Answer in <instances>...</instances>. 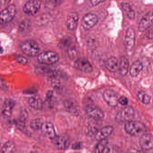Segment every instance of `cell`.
I'll use <instances>...</instances> for the list:
<instances>
[{
  "mask_svg": "<svg viewBox=\"0 0 153 153\" xmlns=\"http://www.w3.org/2000/svg\"><path fill=\"white\" fill-rule=\"evenodd\" d=\"M124 129L127 133L134 137L141 136L146 133V126L137 121L131 120L125 123Z\"/></svg>",
  "mask_w": 153,
  "mask_h": 153,
  "instance_id": "6da1fadb",
  "label": "cell"
},
{
  "mask_svg": "<svg viewBox=\"0 0 153 153\" xmlns=\"http://www.w3.org/2000/svg\"><path fill=\"white\" fill-rule=\"evenodd\" d=\"M20 48L24 53L30 57L38 56L41 51L39 44L33 40L25 41L21 44Z\"/></svg>",
  "mask_w": 153,
  "mask_h": 153,
  "instance_id": "7a4b0ae2",
  "label": "cell"
},
{
  "mask_svg": "<svg viewBox=\"0 0 153 153\" xmlns=\"http://www.w3.org/2000/svg\"><path fill=\"white\" fill-rule=\"evenodd\" d=\"M37 57L39 62L45 65H52L56 63L59 59V54L53 51H46L40 53Z\"/></svg>",
  "mask_w": 153,
  "mask_h": 153,
  "instance_id": "3957f363",
  "label": "cell"
},
{
  "mask_svg": "<svg viewBox=\"0 0 153 153\" xmlns=\"http://www.w3.org/2000/svg\"><path fill=\"white\" fill-rule=\"evenodd\" d=\"M135 116V111L132 107L126 106L118 112L115 120L119 123H127L132 120Z\"/></svg>",
  "mask_w": 153,
  "mask_h": 153,
  "instance_id": "277c9868",
  "label": "cell"
},
{
  "mask_svg": "<svg viewBox=\"0 0 153 153\" xmlns=\"http://www.w3.org/2000/svg\"><path fill=\"white\" fill-rule=\"evenodd\" d=\"M16 7L15 5H10L0 12V24L5 25L11 22L16 14Z\"/></svg>",
  "mask_w": 153,
  "mask_h": 153,
  "instance_id": "5b68a950",
  "label": "cell"
},
{
  "mask_svg": "<svg viewBox=\"0 0 153 153\" xmlns=\"http://www.w3.org/2000/svg\"><path fill=\"white\" fill-rule=\"evenodd\" d=\"M74 66L77 69L83 72H91L94 70L93 66L89 61L84 57H81L76 60Z\"/></svg>",
  "mask_w": 153,
  "mask_h": 153,
  "instance_id": "8992f818",
  "label": "cell"
},
{
  "mask_svg": "<svg viewBox=\"0 0 153 153\" xmlns=\"http://www.w3.org/2000/svg\"><path fill=\"white\" fill-rule=\"evenodd\" d=\"M98 22V18L96 15L88 13L84 16L82 20V27L85 30L93 28Z\"/></svg>",
  "mask_w": 153,
  "mask_h": 153,
  "instance_id": "52a82bcc",
  "label": "cell"
},
{
  "mask_svg": "<svg viewBox=\"0 0 153 153\" xmlns=\"http://www.w3.org/2000/svg\"><path fill=\"white\" fill-rule=\"evenodd\" d=\"M41 3L36 1H29L24 5L23 11L27 15L33 16L38 12L41 8Z\"/></svg>",
  "mask_w": 153,
  "mask_h": 153,
  "instance_id": "ba28073f",
  "label": "cell"
},
{
  "mask_svg": "<svg viewBox=\"0 0 153 153\" xmlns=\"http://www.w3.org/2000/svg\"><path fill=\"white\" fill-rule=\"evenodd\" d=\"M85 111L89 117L95 120H101L104 117V113L102 110L94 105H88L86 107Z\"/></svg>",
  "mask_w": 153,
  "mask_h": 153,
  "instance_id": "9c48e42d",
  "label": "cell"
},
{
  "mask_svg": "<svg viewBox=\"0 0 153 153\" xmlns=\"http://www.w3.org/2000/svg\"><path fill=\"white\" fill-rule=\"evenodd\" d=\"M103 98L106 103L111 107H115L118 104V98L116 93L111 89H106L102 94Z\"/></svg>",
  "mask_w": 153,
  "mask_h": 153,
  "instance_id": "30bf717a",
  "label": "cell"
},
{
  "mask_svg": "<svg viewBox=\"0 0 153 153\" xmlns=\"http://www.w3.org/2000/svg\"><path fill=\"white\" fill-rule=\"evenodd\" d=\"M153 12L149 11L146 14L139 23L138 29L140 32H144L152 26L153 24Z\"/></svg>",
  "mask_w": 153,
  "mask_h": 153,
  "instance_id": "8fae6325",
  "label": "cell"
},
{
  "mask_svg": "<svg viewBox=\"0 0 153 153\" xmlns=\"http://www.w3.org/2000/svg\"><path fill=\"white\" fill-rule=\"evenodd\" d=\"M40 130L45 137L51 139L52 140L57 136L53 124L50 122L43 123Z\"/></svg>",
  "mask_w": 153,
  "mask_h": 153,
  "instance_id": "7c38bea8",
  "label": "cell"
},
{
  "mask_svg": "<svg viewBox=\"0 0 153 153\" xmlns=\"http://www.w3.org/2000/svg\"><path fill=\"white\" fill-rule=\"evenodd\" d=\"M139 144L142 149L149 150L153 148V136L150 133H145L141 136L139 140Z\"/></svg>",
  "mask_w": 153,
  "mask_h": 153,
  "instance_id": "4fadbf2b",
  "label": "cell"
},
{
  "mask_svg": "<svg viewBox=\"0 0 153 153\" xmlns=\"http://www.w3.org/2000/svg\"><path fill=\"white\" fill-rule=\"evenodd\" d=\"M16 105L15 100L11 98H7L4 101L1 108V113L3 116L7 118L12 115V111Z\"/></svg>",
  "mask_w": 153,
  "mask_h": 153,
  "instance_id": "5bb4252c",
  "label": "cell"
},
{
  "mask_svg": "<svg viewBox=\"0 0 153 153\" xmlns=\"http://www.w3.org/2000/svg\"><path fill=\"white\" fill-rule=\"evenodd\" d=\"M52 142L55 146L60 150H65L68 148L69 141L67 137L64 136H56L52 140Z\"/></svg>",
  "mask_w": 153,
  "mask_h": 153,
  "instance_id": "9a60e30c",
  "label": "cell"
},
{
  "mask_svg": "<svg viewBox=\"0 0 153 153\" xmlns=\"http://www.w3.org/2000/svg\"><path fill=\"white\" fill-rule=\"evenodd\" d=\"M136 40L135 30L132 28H129L125 35L124 43L128 50H131L134 47Z\"/></svg>",
  "mask_w": 153,
  "mask_h": 153,
  "instance_id": "2e32d148",
  "label": "cell"
},
{
  "mask_svg": "<svg viewBox=\"0 0 153 153\" xmlns=\"http://www.w3.org/2000/svg\"><path fill=\"white\" fill-rule=\"evenodd\" d=\"M113 131L114 128L113 126L109 125L104 127L96 133V140L99 141L102 140L106 139L111 135Z\"/></svg>",
  "mask_w": 153,
  "mask_h": 153,
  "instance_id": "e0dca14e",
  "label": "cell"
},
{
  "mask_svg": "<svg viewBox=\"0 0 153 153\" xmlns=\"http://www.w3.org/2000/svg\"><path fill=\"white\" fill-rule=\"evenodd\" d=\"M79 21L78 14L76 12L70 13L67 20V27L69 30L74 31L77 26Z\"/></svg>",
  "mask_w": 153,
  "mask_h": 153,
  "instance_id": "ac0fdd59",
  "label": "cell"
},
{
  "mask_svg": "<svg viewBox=\"0 0 153 153\" xmlns=\"http://www.w3.org/2000/svg\"><path fill=\"white\" fill-rule=\"evenodd\" d=\"M28 104L35 110H42L44 106V102L42 98L37 95L30 97L27 100Z\"/></svg>",
  "mask_w": 153,
  "mask_h": 153,
  "instance_id": "d6986e66",
  "label": "cell"
},
{
  "mask_svg": "<svg viewBox=\"0 0 153 153\" xmlns=\"http://www.w3.org/2000/svg\"><path fill=\"white\" fill-rule=\"evenodd\" d=\"M64 107L71 113L78 115L79 113V105L76 101L73 100H67L64 102Z\"/></svg>",
  "mask_w": 153,
  "mask_h": 153,
  "instance_id": "ffe728a7",
  "label": "cell"
},
{
  "mask_svg": "<svg viewBox=\"0 0 153 153\" xmlns=\"http://www.w3.org/2000/svg\"><path fill=\"white\" fill-rule=\"evenodd\" d=\"M105 66L106 69L110 72H116L119 69V61L115 57H111L106 60Z\"/></svg>",
  "mask_w": 153,
  "mask_h": 153,
  "instance_id": "44dd1931",
  "label": "cell"
},
{
  "mask_svg": "<svg viewBox=\"0 0 153 153\" xmlns=\"http://www.w3.org/2000/svg\"><path fill=\"white\" fill-rule=\"evenodd\" d=\"M142 62L139 60L134 62L130 68V74L132 77H136L140 74L143 69Z\"/></svg>",
  "mask_w": 153,
  "mask_h": 153,
  "instance_id": "7402d4cb",
  "label": "cell"
},
{
  "mask_svg": "<svg viewBox=\"0 0 153 153\" xmlns=\"http://www.w3.org/2000/svg\"><path fill=\"white\" fill-rule=\"evenodd\" d=\"M128 60L125 57H122L119 62V69L120 73L123 76L127 75L128 71L129 68Z\"/></svg>",
  "mask_w": 153,
  "mask_h": 153,
  "instance_id": "603a6c76",
  "label": "cell"
},
{
  "mask_svg": "<svg viewBox=\"0 0 153 153\" xmlns=\"http://www.w3.org/2000/svg\"><path fill=\"white\" fill-rule=\"evenodd\" d=\"M16 150L15 142L9 140L5 143L0 149V153H14Z\"/></svg>",
  "mask_w": 153,
  "mask_h": 153,
  "instance_id": "cb8c5ba5",
  "label": "cell"
},
{
  "mask_svg": "<svg viewBox=\"0 0 153 153\" xmlns=\"http://www.w3.org/2000/svg\"><path fill=\"white\" fill-rule=\"evenodd\" d=\"M122 7L126 16L129 19H133L135 18V13L129 3L126 2H122L121 3Z\"/></svg>",
  "mask_w": 153,
  "mask_h": 153,
  "instance_id": "d4e9b609",
  "label": "cell"
},
{
  "mask_svg": "<svg viewBox=\"0 0 153 153\" xmlns=\"http://www.w3.org/2000/svg\"><path fill=\"white\" fill-rule=\"evenodd\" d=\"M35 72L38 75H49L52 76L56 73L54 70L51 69V68L45 66L36 67L35 69Z\"/></svg>",
  "mask_w": 153,
  "mask_h": 153,
  "instance_id": "484cf974",
  "label": "cell"
},
{
  "mask_svg": "<svg viewBox=\"0 0 153 153\" xmlns=\"http://www.w3.org/2000/svg\"><path fill=\"white\" fill-rule=\"evenodd\" d=\"M109 140L108 139L102 140L98 141V143L96 145L94 153H103L106 148L108 147Z\"/></svg>",
  "mask_w": 153,
  "mask_h": 153,
  "instance_id": "4316f807",
  "label": "cell"
},
{
  "mask_svg": "<svg viewBox=\"0 0 153 153\" xmlns=\"http://www.w3.org/2000/svg\"><path fill=\"white\" fill-rule=\"evenodd\" d=\"M137 96L138 100L142 103L148 104L150 103L151 97L144 91H140L138 92Z\"/></svg>",
  "mask_w": 153,
  "mask_h": 153,
  "instance_id": "83f0119b",
  "label": "cell"
},
{
  "mask_svg": "<svg viewBox=\"0 0 153 153\" xmlns=\"http://www.w3.org/2000/svg\"><path fill=\"white\" fill-rule=\"evenodd\" d=\"M43 123L42 120L40 118L33 119L30 121V128L34 131L39 130L41 129Z\"/></svg>",
  "mask_w": 153,
  "mask_h": 153,
  "instance_id": "f1b7e54d",
  "label": "cell"
},
{
  "mask_svg": "<svg viewBox=\"0 0 153 153\" xmlns=\"http://www.w3.org/2000/svg\"><path fill=\"white\" fill-rule=\"evenodd\" d=\"M72 44V41L69 38L62 39L59 43V47L62 50H68L70 48Z\"/></svg>",
  "mask_w": 153,
  "mask_h": 153,
  "instance_id": "f546056e",
  "label": "cell"
},
{
  "mask_svg": "<svg viewBox=\"0 0 153 153\" xmlns=\"http://www.w3.org/2000/svg\"><path fill=\"white\" fill-rule=\"evenodd\" d=\"M28 118V114L27 111L25 109H23L20 112L19 118V122L25 124Z\"/></svg>",
  "mask_w": 153,
  "mask_h": 153,
  "instance_id": "4dcf8cb0",
  "label": "cell"
},
{
  "mask_svg": "<svg viewBox=\"0 0 153 153\" xmlns=\"http://www.w3.org/2000/svg\"><path fill=\"white\" fill-rule=\"evenodd\" d=\"M16 60L19 64L23 65H26L28 64V60L25 56L22 55H17L16 56Z\"/></svg>",
  "mask_w": 153,
  "mask_h": 153,
  "instance_id": "1f68e13d",
  "label": "cell"
},
{
  "mask_svg": "<svg viewBox=\"0 0 153 153\" xmlns=\"http://www.w3.org/2000/svg\"><path fill=\"white\" fill-rule=\"evenodd\" d=\"M62 2V1H47L46 5L48 8H54L59 6Z\"/></svg>",
  "mask_w": 153,
  "mask_h": 153,
  "instance_id": "d6a6232c",
  "label": "cell"
},
{
  "mask_svg": "<svg viewBox=\"0 0 153 153\" xmlns=\"http://www.w3.org/2000/svg\"><path fill=\"white\" fill-rule=\"evenodd\" d=\"M118 103L124 106H126L128 103V99L125 96H122L118 98Z\"/></svg>",
  "mask_w": 153,
  "mask_h": 153,
  "instance_id": "836d02e7",
  "label": "cell"
},
{
  "mask_svg": "<svg viewBox=\"0 0 153 153\" xmlns=\"http://www.w3.org/2000/svg\"><path fill=\"white\" fill-rule=\"evenodd\" d=\"M0 89L4 91L7 90L8 89V86L6 81L1 78H0Z\"/></svg>",
  "mask_w": 153,
  "mask_h": 153,
  "instance_id": "e575fe53",
  "label": "cell"
},
{
  "mask_svg": "<svg viewBox=\"0 0 153 153\" xmlns=\"http://www.w3.org/2000/svg\"><path fill=\"white\" fill-rule=\"evenodd\" d=\"M53 92L52 91H49L47 93L46 96V99L47 102L49 103H51L52 101V99L53 98Z\"/></svg>",
  "mask_w": 153,
  "mask_h": 153,
  "instance_id": "d590c367",
  "label": "cell"
},
{
  "mask_svg": "<svg viewBox=\"0 0 153 153\" xmlns=\"http://www.w3.org/2000/svg\"><path fill=\"white\" fill-rule=\"evenodd\" d=\"M82 146H83V145H82V143L79 142L73 144L72 145V148L74 149H80L82 148Z\"/></svg>",
  "mask_w": 153,
  "mask_h": 153,
  "instance_id": "8d00e7d4",
  "label": "cell"
},
{
  "mask_svg": "<svg viewBox=\"0 0 153 153\" xmlns=\"http://www.w3.org/2000/svg\"><path fill=\"white\" fill-rule=\"evenodd\" d=\"M148 31L147 32L146 36L149 39H152L153 36V29H152V26L148 28Z\"/></svg>",
  "mask_w": 153,
  "mask_h": 153,
  "instance_id": "74e56055",
  "label": "cell"
},
{
  "mask_svg": "<svg viewBox=\"0 0 153 153\" xmlns=\"http://www.w3.org/2000/svg\"><path fill=\"white\" fill-rule=\"evenodd\" d=\"M104 1H97V0H96V1H91L90 2H91V4L93 6H97L99 5L100 3L104 2Z\"/></svg>",
  "mask_w": 153,
  "mask_h": 153,
  "instance_id": "f35d334b",
  "label": "cell"
},
{
  "mask_svg": "<svg viewBox=\"0 0 153 153\" xmlns=\"http://www.w3.org/2000/svg\"><path fill=\"white\" fill-rule=\"evenodd\" d=\"M29 153H42V152H39V151H32V152H30Z\"/></svg>",
  "mask_w": 153,
  "mask_h": 153,
  "instance_id": "ab89813d",
  "label": "cell"
},
{
  "mask_svg": "<svg viewBox=\"0 0 153 153\" xmlns=\"http://www.w3.org/2000/svg\"><path fill=\"white\" fill-rule=\"evenodd\" d=\"M2 1H0V8H1V6H2Z\"/></svg>",
  "mask_w": 153,
  "mask_h": 153,
  "instance_id": "60d3db41",
  "label": "cell"
},
{
  "mask_svg": "<svg viewBox=\"0 0 153 153\" xmlns=\"http://www.w3.org/2000/svg\"><path fill=\"white\" fill-rule=\"evenodd\" d=\"M136 153H144L143 152H140V151H138V152H137Z\"/></svg>",
  "mask_w": 153,
  "mask_h": 153,
  "instance_id": "b9f144b4",
  "label": "cell"
},
{
  "mask_svg": "<svg viewBox=\"0 0 153 153\" xmlns=\"http://www.w3.org/2000/svg\"><path fill=\"white\" fill-rule=\"evenodd\" d=\"M0 145H1V142H0Z\"/></svg>",
  "mask_w": 153,
  "mask_h": 153,
  "instance_id": "7bdbcfd3",
  "label": "cell"
},
{
  "mask_svg": "<svg viewBox=\"0 0 153 153\" xmlns=\"http://www.w3.org/2000/svg\"></svg>",
  "mask_w": 153,
  "mask_h": 153,
  "instance_id": "ee69618b",
  "label": "cell"
}]
</instances>
